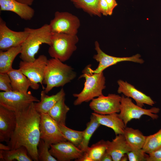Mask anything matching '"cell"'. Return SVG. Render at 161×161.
Masks as SVG:
<instances>
[{
  "mask_svg": "<svg viewBox=\"0 0 161 161\" xmlns=\"http://www.w3.org/2000/svg\"><path fill=\"white\" fill-rule=\"evenodd\" d=\"M15 112L16 125L10 141L7 143V145L10 150L25 147L33 160L38 161V146L41 139V114L36 110L35 102Z\"/></svg>",
  "mask_w": 161,
  "mask_h": 161,
  "instance_id": "6da1fadb",
  "label": "cell"
},
{
  "mask_svg": "<svg viewBox=\"0 0 161 161\" xmlns=\"http://www.w3.org/2000/svg\"><path fill=\"white\" fill-rule=\"evenodd\" d=\"M76 74L70 66L58 59L52 58L48 60L45 67L43 83L47 94L53 88L64 86L73 80Z\"/></svg>",
  "mask_w": 161,
  "mask_h": 161,
  "instance_id": "7a4b0ae2",
  "label": "cell"
},
{
  "mask_svg": "<svg viewBox=\"0 0 161 161\" xmlns=\"http://www.w3.org/2000/svg\"><path fill=\"white\" fill-rule=\"evenodd\" d=\"M29 32L27 38L22 44L20 58L24 61L31 62L35 60V55L40 46L51 44L52 33L49 24H45L37 29L24 28Z\"/></svg>",
  "mask_w": 161,
  "mask_h": 161,
  "instance_id": "3957f363",
  "label": "cell"
},
{
  "mask_svg": "<svg viewBox=\"0 0 161 161\" xmlns=\"http://www.w3.org/2000/svg\"><path fill=\"white\" fill-rule=\"evenodd\" d=\"M82 73L79 78H84V86L80 93L73 95L76 98L73 103L75 106L79 105L84 102H88L103 95V90L106 87L105 78L103 72L92 73L86 67Z\"/></svg>",
  "mask_w": 161,
  "mask_h": 161,
  "instance_id": "277c9868",
  "label": "cell"
},
{
  "mask_svg": "<svg viewBox=\"0 0 161 161\" xmlns=\"http://www.w3.org/2000/svg\"><path fill=\"white\" fill-rule=\"evenodd\" d=\"M78 40L77 35L52 33L48 53L52 58L65 62L69 59L76 50Z\"/></svg>",
  "mask_w": 161,
  "mask_h": 161,
  "instance_id": "5b68a950",
  "label": "cell"
},
{
  "mask_svg": "<svg viewBox=\"0 0 161 161\" xmlns=\"http://www.w3.org/2000/svg\"><path fill=\"white\" fill-rule=\"evenodd\" d=\"M48 59L45 55H39L33 61H21L19 64V69L30 81L32 85L31 88L34 90L38 89V84L42 85L44 90L43 81L44 70Z\"/></svg>",
  "mask_w": 161,
  "mask_h": 161,
  "instance_id": "8992f818",
  "label": "cell"
},
{
  "mask_svg": "<svg viewBox=\"0 0 161 161\" xmlns=\"http://www.w3.org/2000/svg\"><path fill=\"white\" fill-rule=\"evenodd\" d=\"M120 112L118 115L122 119L126 126L129 122L133 119H140L143 115H146L152 119H157L158 116L157 114L160 109L158 108L152 107L146 109L134 104L129 97L123 95L121 96Z\"/></svg>",
  "mask_w": 161,
  "mask_h": 161,
  "instance_id": "52a82bcc",
  "label": "cell"
},
{
  "mask_svg": "<svg viewBox=\"0 0 161 161\" xmlns=\"http://www.w3.org/2000/svg\"><path fill=\"white\" fill-rule=\"evenodd\" d=\"M39 101L30 91L26 93L13 90L0 92V106L15 112L25 109L33 102Z\"/></svg>",
  "mask_w": 161,
  "mask_h": 161,
  "instance_id": "ba28073f",
  "label": "cell"
},
{
  "mask_svg": "<svg viewBox=\"0 0 161 161\" xmlns=\"http://www.w3.org/2000/svg\"><path fill=\"white\" fill-rule=\"evenodd\" d=\"M49 25L52 33L77 35L80 22L77 17L71 13L57 11Z\"/></svg>",
  "mask_w": 161,
  "mask_h": 161,
  "instance_id": "9c48e42d",
  "label": "cell"
},
{
  "mask_svg": "<svg viewBox=\"0 0 161 161\" xmlns=\"http://www.w3.org/2000/svg\"><path fill=\"white\" fill-rule=\"evenodd\" d=\"M95 49L97 53L95 55L93 58L99 63L97 67L95 70L91 68L90 65L86 66L89 71L92 73H99L108 67L124 61H129L142 64L144 61L141 58V55L139 54L129 57H119L107 55L100 49V45L97 41L95 43Z\"/></svg>",
  "mask_w": 161,
  "mask_h": 161,
  "instance_id": "30bf717a",
  "label": "cell"
},
{
  "mask_svg": "<svg viewBox=\"0 0 161 161\" xmlns=\"http://www.w3.org/2000/svg\"><path fill=\"white\" fill-rule=\"evenodd\" d=\"M40 114V139L50 145L67 141L57 123L47 113Z\"/></svg>",
  "mask_w": 161,
  "mask_h": 161,
  "instance_id": "8fae6325",
  "label": "cell"
},
{
  "mask_svg": "<svg viewBox=\"0 0 161 161\" xmlns=\"http://www.w3.org/2000/svg\"><path fill=\"white\" fill-rule=\"evenodd\" d=\"M29 34L24 28L23 31L17 32L10 29L6 22L0 18V49L6 51L15 47L21 46Z\"/></svg>",
  "mask_w": 161,
  "mask_h": 161,
  "instance_id": "7c38bea8",
  "label": "cell"
},
{
  "mask_svg": "<svg viewBox=\"0 0 161 161\" xmlns=\"http://www.w3.org/2000/svg\"><path fill=\"white\" fill-rule=\"evenodd\" d=\"M121 97L118 95L109 94L107 96L102 95L92 99L89 104L94 112L102 115L120 112Z\"/></svg>",
  "mask_w": 161,
  "mask_h": 161,
  "instance_id": "4fadbf2b",
  "label": "cell"
},
{
  "mask_svg": "<svg viewBox=\"0 0 161 161\" xmlns=\"http://www.w3.org/2000/svg\"><path fill=\"white\" fill-rule=\"evenodd\" d=\"M49 151L58 161L75 160L82 157L84 153L68 141L51 144Z\"/></svg>",
  "mask_w": 161,
  "mask_h": 161,
  "instance_id": "5bb4252c",
  "label": "cell"
},
{
  "mask_svg": "<svg viewBox=\"0 0 161 161\" xmlns=\"http://www.w3.org/2000/svg\"><path fill=\"white\" fill-rule=\"evenodd\" d=\"M16 125L15 112L0 106V141L8 143Z\"/></svg>",
  "mask_w": 161,
  "mask_h": 161,
  "instance_id": "9a60e30c",
  "label": "cell"
},
{
  "mask_svg": "<svg viewBox=\"0 0 161 161\" xmlns=\"http://www.w3.org/2000/svg\"><path fill=\"white\" fill-rule=\"evenodd\" d=\"M117 83L118 85V93H122L126 97L133 98L138 106L143 108L145 104L151 106L154 104V102L150 97L137 89L127 81L119 80Z\"/></svg>",
  "mask_w": 161,
  "mask_h": 161,
  "instance_id": "2e32d148",
  "label": "cell"
},
{
  "mask_svg": "<svg viewBox=\"0 0 161 161\" xmlns=\"http://www.w3.org/2000/svg\"><path fill=\"white\" fill-rule=\"evenodd\" d=\"M0 10L13 12L27 21L31 20L35 14L34 10L30 6L16 0H0Z\"/></svg>",
  "mask_w": 161,
  "mask_h": 161,
  "instance_id": "e0dca14e",
  "label": "cell"
},
{
  "mask_svg": "<svg viewBox=\"0 0 161 161\" xmlns=\"http://www.w3.org/2000/svg\"><path fill=\"white\" fill-rule=\"evenodd\" d=\"M106 151L111 156L113 161H120L122 157L132 149L126 140L123 134L116 135L112 141H106Z\"/></svg>",
  "mask_w": 161,
  "mask_h": 161,
  "instance_id": "ac0fdd59",
  "label": "cell"
},
{
  "mask_svg": "<svg viewBox=\"0 0 161 161\" xmlns=\"http://www.w3.org/2000/svg\"><path fill=\"white\" fill-rule=\"evenodd\" d=\"M92 114L95 117L100 125L111 128L114 131L116 135L123 134L124 130L126 126L117 113L102 115L94 112L92 113Z\"/></svg>",
  "mask_w": 161,
  "mask_h": 161,
  "instance_id": "d6986e66",
  "label": "cell"
},
{
  "mask_svg": "<svg viewBox=\"0 0 161 161\" xmlns=\"http://www.w3.org/2000/svg\"><path fill=\"white\" fill-rule=\"evenodd\" d=\"M46 94L44 90L41 91L40 100L35 103L36 109L40 113H47L56 103L65 95L63 88L55 95L49 96Z\"/></svg>",
  "mask_w": 161,
  "mask_h": 161,
  "instance_id": "ffe728a7",
  "label": "cell"
},
{
  "mask_svg": "<svg viewBox=\"0 0 161 161\" xmlns=\"http://www.w3.org/2000/svg\"><path fill=\"white\" fill-rule=\"evenodd\" d=\"M11 81L13 91L26 93L32 84L30 80L18 69L13 68L7 73Z\"/></svg>",
  "mask_w": 161,
  "mask_h": 161,
  "instance_id": "44dd1931",
  "label": "cell"
},
{
  "mask_svg": "<svg viewBox=\"0 0 161 161\" xmlns=\"http://www.w3.org/2000/svg\"><path fill=\"white\" fill-rule=\"evenodd\" d=\"M21 46L11 48L6 51H0V73H7L12 68L15 58L21 52Z\"/></svg>",
  "mask_w": 161,
  "mask_h": 161,
  "instance_id": "7402d4cb",
  "label": "cell"
},
{
  "mask_svg": "<svg viewBox=\"0 0 161 161\" xmlns=\"http://www.w3.org/2000/svg\"><path fill=\"white\" fill-rule=\"evenodd\" d=\"M123 135L127 143L132 150L142 149L146 136L139 129L126 127Z\"/></svg>",
  "mask_w": 161,
  "mask_h": 161,
  "instance_id": "603a6c76",
  "label": "cell"
},
{
  "mask_svg": "<svg viewBox=\"0 0 161 161\" xmlns=\"http://www.w3.org/2000/svg\"><path fill=\"white\" fill-rule=\"evenodd\" d=\"M65 97L58 101L47 113L58 125H66V114L70 109L65 103Z\"/></svg>",
  "mask_w": 161,
  "mask_h": 161,
  "instance_id": "cb8c5ba5",
  "label": "cell"
},
{
  "mask_svg": "<svg viewBox=\"0 0 161 161\" xmlns=\"http://www.w3.org/2000/svg\"><path fill=\"white\" fill-rule=\"evenodd\" d=\"M28 154L27 149L24 146L8 151L0 150V161H12L14 160L18 161H32L33 160Z\"/></svg>",
  "mask_w": 161,
  "mask_h": 161,
  "instance_id": "d4e9b609",
  "label": "cell"
},
{
  "mask_svg": "<svg viewBox=\"0 0 161 161\" xmlns=\"http://www.w3.org/2000/svg\"><path fill=\"white\" fill-rule=\"evenodd\" d=\"M106 148V141L101 140L89 147L83 156L87 161H100Z\"/></svg>",
  "mask_w": 161,
  "mask_h": 161,
  "instance_id": "484cf974",
  "label": "cell"
},
{
  "mask_svg": "<svg viewBox=\"0 0 161 161\" xmlns=\"http://www.w3.org/2000/svg\"><path fill=\"white\" fill-rule=\"evenodd\" d=\"M100 125L95 117L92 114L90 120L87 123L86 128L83 131L82 140L78 147L84 153L86 151L89 147V141L92 135Z\"/></svg>",
  "mask_w": 161,
  "mask_h": 161,
  "instance_id": "4316f807",
  "label": "cell"
},
{
  "mask_svg": "<svg viewBox=\"0 0 161 161\" xmlns=\"http://www.w3.org/2000/svg\"><path fill=\"white\" fill-rule=\"evenodd\" d=\"M60 129L67 140L78 147L83 138V131L72 129L66 125H58Z\"/></svg>",
  "mask_w": 161,
  "mask_h": 161,
  "instance_id": "83f0119b",
  "label": "cell"
},
{
  "mask_svg": "<svg viewBox=\"0 0 161 161\" xmlns=\"http://www.w3.org/2000/svg\"><path fill=\"white\" fill-rule=\"evenodd\" d=\"M161 146V129L155 133L147 136L143 150L149 154L157 150Z\"/></svg>",
  "mask_w": 161,
  "mask_h": 161,
  "instance_id": "f1b7e54d",
  "label": "cell"
},
{
  "mask_svg": "<svg viewBox=\"0 0 161 161\" xmlns=\"http://www.w3.org/2000/svg\"><path fill=\"white\" fill-rule=\"evenodd\" d=\"M99 0H71L78 7L81 8L89 14L100 17L101 14L97 9Z\"/></svg>",
  "mask_w": 161,
  "mask_h": 161,
  "instance_id": "f546056e",
  "label": "cell"
},
{
  "mask_svg": "<svg viewBox=\"0 0 161 161\" xmlns=\"http://www.w3.org/2000/svg\"><path fill=\"white\" fill-rule=\"evenodd\" d=\"M50 145L40 139L38 146V161H57L49 151Z\"/></svg>",
  "mask_w": 161,
  "mask_h": 161,
  "instance_id": "4dcf8cb0",
  "label": "cell"
},
{
  "mask_svg": "<svg viewBox=\"0 0 161 161\" xmlns=\"http://www.w3.org/2000/svg\"><path fill=\"white\" fill-rule=\"evenodd\" d=\"M127 154L129 161H147L149 156L142 149H133Z\"/></svg>",
  "mask_w": 161,
  "mask_h": 161,
  "instance_id": "1f68e13d",
  "label": "cell"
},
{
  "mask_svg": "<svg viewBox=\"0 0 161 161\" xmlns=\"http://www.w3.org/2000/svg\"><path fill=\"white\" fill-rule=\"evenodd\" d=\"M0 90L3 92L13 90L11 80L7 73H0Z\"/></svg>",
  "mask_w": 161,
  "mask_h": 161,
  "instance_id": "d6a6232c",
  "label": "cell"
},
{
  "mask_svg": "<svg viewBox=\"0 0 161 161\" xmlns=\"http://www.w3.org/2000/svg\"><path fill=\"white\" fill-rule=\"evenodd\" d=\"M97 7L99 12L101 15L105 16L109 15L108 7L105 0H99Z\"/></svg>",
  "mask_w": 161,
  "mask_h": 161,
  "instance_id": "836d02e7",
  "label": "cell"
},
{
  "mask_svg": "<svg viewBox=\"0 0 161 161\" xmlns=\"http://www.w3.org/2000/svg\"><path fill=\"white\" fill-rule=\"evenodd\" d=\"M147 161H161V151H155L148 154Z\"/></svg>",
  "mask_w": 161,
  "mask_h": 161,
  "instance_id": "e575fe53",
  "label": "cell"
},
{
  "mask_svg": "<svg viewBox=\"0 0 161 161\" xmlns=\"http://www.w3.org/2000/svg\"><path fill=\"white\" fill-rule=\"evenodd\" d=\"M107 4L109 11V15H112L113 10L114 8L116 7L117 4L115 0H105Z\"/></svg>",
  "mask_w": 161,
  "mask_h": 161,
  "instance_id": "d590c367",
  "label": "cell"
},
{
  "mask_svg": "<svg viewBox=\"0 0 161 161\" xmlns=\"http://www.w3.org/2000/svg\"><path fill=\"white\" fill-rule=\"evenodd\" d=\"M112 157L111 155L107 152L106 151L103 155L100 161H112Z\"/></svg>",
  "mask_w": 161,
  "mask_h": 161,
  "instance_id": "8d00e7d4",
  "label": "cell"
},
{
  "mask_svg": "<svg viewBox=\"0 0 161 161\" xmlns=\"http://www.w3.org/2000/svg\"><path fill=\"white\" fill-rule=\"evenodd\" d=\"M20 3L26 4L30 6L33 3L34 0H16Z\"/></svg>",
  "mask_w": 161,
  "mask_h": 161,
  "instance_id": "74e56055",
  "label": "cell"
},
{
  "mask_svg": "<svg viewBox=\"0 0 161 161\" xmlns=\"http://www.w3.org/2000/svg\"><path fill=\"white\" fill-rule=\"evenodd\" d=\"M0 150L4 151H8L10 150V148L8 145H6L2 143H0Z\"/></svg>",
  "mask_w": 161,
  "mask_h": 161,
  "instance_id": "f35d334b",
  "label": "cell"
},
{
  "mask_svg": "<svg viewBox=\"0 0 161 161\" xmlns=\"http://www.w3.org/2000/svg\"><path fill=\"white\" fill-rule=\"evenodd\" d=\"M129 160L127 154H125L122 157L120 161H127Z\"/></svg>",
  "mask_w": 161,
  "mask_h": 161,
  "instance_id": "ab89813d",
  "label": "cell"
},
{
  "mask_svg": "<svg viewBox=\"0 0 161 161\" xmlns=\"http://www.w3.org/2000/svg\"><path fill=\"white\" fill-rule=\"evenodd\" d=\"M157 150H159L161 151V146Z\"/></svg>",
  "mask_w": 161,
  "mask_h": 161,
  "instance_id": "60d3db41",
  "label": "cell"
}]
</instances>
